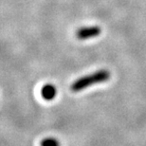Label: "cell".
<instances>
[{
	"instance_id": "1",
	"label": "cell",
	"mask_w": 146,
	"mask_h": 146,
	"mask_svg": "<svg viewBox=\"0 0 146 146\" xmlns=\"http://www.w3.org/2000/svg\"><path fill=\"white\" fill-rule=\"evenodd\" d=\"M110 78V73L107 70H100L93 74L84 76L77 81H75L71 86V90L74 92L81 91L83 89L87 88L90 86H93L95 84L104 83V82L108 81Z\"/></svg>"
},
{
	"instance_id": "3",
	"label": "cell",
	"mask_w": 146,
	"mask_h": 146,
	"mask_svg": "<svg viewBox=\"0 0 146 146\" xmlns=\"http://www.w3.org/2000/svg\"><path fill=\"white\" fill-rule=\"evenodd\" d=\"M56 94H57L56 87L51 84H45L42 87V89H41V96L46 101H52L56 97Z\"/></svg>"
},
{
	"instance_id": "2",
	"label": "cell",
	"mask_w": 146,
	"mask_h": 146,
	"mask_svg": "<svg viewBox=\"0 0 146 146\" xmlns=\"http://www.w3.org/2000/svg\"><path fill=\"white\" fill-rule=\"evenodd\" d=\"M101 34V28L97 26H91V27H84L79 29L76 33L77 36L80 40H86L88 38L96 37Z\"/></svg>"
},
{
	"instance_id": "4",
	"label": "cell",
	"mask_w": 146,
	"mask_h": 146,
	"mask_svg": "<svg viewBox=\"0 0 146 146\" xmlns=\"http://www.w3.org/2000/svg\"><path fill=\"white\" fill-rule=\"evenodd\" d=\"M41 146H60V144L57 139L48 138V139H43V141H41Z\"/></svg>"
}]
</instances>
